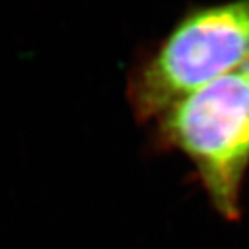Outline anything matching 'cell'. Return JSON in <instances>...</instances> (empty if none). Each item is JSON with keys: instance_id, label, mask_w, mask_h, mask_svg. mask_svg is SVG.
Listing matches in <instances>:
<instances>
[{"instance_id": "7a4b0ae2", "label": "cell", "mask_w": 249, "mask_h": 249, "mask_svg": "<svg viewBox=\"0 0 249 249\" xmlns=\"http://www.w3.org/2000/svg\"><path fill=\"white\" fill-rule=\"evenodd\" d=\"M249 61V0L190 10L129 72L127 103L140 124Z\"/></svg>"}, {"instance_id": "6da1fadb", "label": "cell", "mask_w": 249, "mask_h": 249, "mask_svg": "<svg viewBox=\"0 0 249 249\" xmlns=\"http://www.w3.org/2000/svg\"><path fill=\"white\" fill-rule=\"evenodd\" d=\"M154 122L157 144L183 152L217 213L238 220L249 168V61L178 100Z\"/></svg>"}]
</instances>
